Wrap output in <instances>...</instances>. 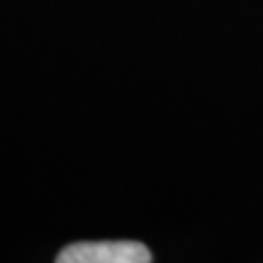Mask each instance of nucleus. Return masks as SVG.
Returning <instances> with one entry per match:
<instances>
[{
	"label": "nucleus",
	"mask_w": 263,
	"mask_h": 263,
	"mask_svg": "<svg viewBox=\"0 0 263 263\" xmlns=\"http://www.w3.org/2000/svg\"><path fill=\"white\" fill-rule=\"evenodd\" d=\"M57 263H149L152 250L134 239L119 241H79L60 250Z\"/></svg>",
	"instance_id": "f257e3e1"
}]
</instances>
